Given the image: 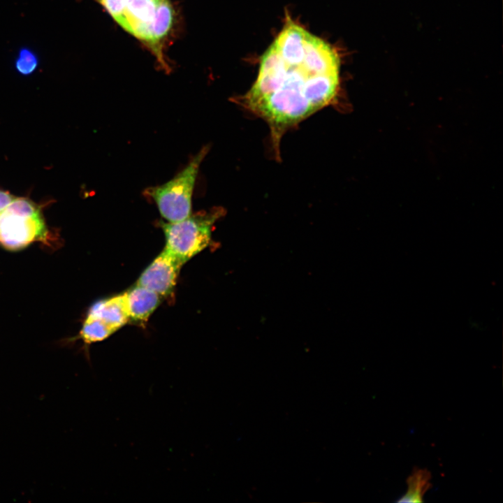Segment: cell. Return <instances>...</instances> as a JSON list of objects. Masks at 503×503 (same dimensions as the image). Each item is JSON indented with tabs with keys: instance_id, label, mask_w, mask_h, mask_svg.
I'll return each mask as SVG.
<instances>
[{
	"instance_id": "6da1fadb",
	"label": "cell",
	"mask_w": 503,
	"mask_h": 503,
	"mask_svg": "<svg viewBox=\"0 0 503 503\" xmlns=\"http://www.w3.org/2000/svg\"><path fill=\"white\" fill-rule=\"evenodd\" d=\"M340 74L336 50L289 20L263 53L242 103L268 123L277 147L288 129L335 101Z\"/></svg>"
},
{
	"instance_id": "7a4b0ae2",
	"label": "cell",
	"mask_w": 503,
	"mask_h": 503,
	"mask_svg": "<svg viewBox=\"0 0 503 503\" xmlns=\"http://www.w3.org/2000/svg\"><path fill=\"white\" fill-rule=\"evenodd\" d=\"M127 32L148 46L162 65L174 10L169 0H96Z\"/></svg>"
},
{
	"instance_id": "3957f363",
	"label": "cell",
	"mask_w": 503,
	"mask_h": 503,
	"mask_svg": "<svg viewBox=\"0 0 503 503\" xmlns=\"http://www.w3.org/2000/svg\"><path fill=\"white\" fill-rule=\"evenodd\" d=\"M52 235L38 205L27 198L15 197L0 214V246L15 252L39 242L51 245Z\"/></svg>"
},
{
	"instance_id": "277c9868",
	"label": "cell",
	"mask_w": 503,
	"mask_h": 503,
	"mask_svg": "<svg viewBox=\"0 0 503 503\" xmlns=\"http://www.w3.org/2000/svg\"><path fill=\"white\" fill-rule=\"evenodd\" d=\"M224 210L214 207L190 214L175 222H161L166 247L163 249L184 264L202 252L211 240L212 226Z\"/></svg>"
},
{
	"instance_id": "5b68a950",
	"label": "cell",
	"mask_w": 503,
	"mask_h": 503,
	"mask_svg": "<svg viewBox=\"0 0 503 503\" xmlns=\"http://www.w3.org/2000/svg\"><path fill=\"white\" fill-rule=\"evenodd\" d=\"M209 151L204 146L189 163L167 182L145 189L167 222L186 219L191 214V198L201 163Z\"/></svg>"
},
{
	"instance_id": "8992f818",
	"label": "cell",
	"mask_w": 503,
	"mask_h": 503,
	"mask_svg": "<svg viewBox=\"0 0 503 503\" xmlns=\"http://www.w3.org/2000/svg\"><path fill=\"white\" fill-rule=\"evenodd\" d=\"M182 265L163 249L143 270L136 284L156 293L161 297L167 296L174 290Z\"/></svg>"
},
{
	"instance_id": "52a82bcc",
	"label": "cell",
	"mask_w": 503,
	"mask_h": 503,
	"mask_svg": "<svg viewBox=\"0 0 503 503\" xmlns=\"http://www.w3.org/2000/svg\"><path fill=\"white\" fill-rule=\"evenodd\" d=\"M129 320L144 323L161 302L156 293L136 284L123 293Z\"/></svg>"
},
{
	"instance_id": "ba28073f",
	"label": "cell",
	"mask_w": 503,
	"mask_h": 503,
	"mask_svg": "<svg viewBox=\"0 0 503 503\" xmlns=\"http://www.w3.org/2000/svg\"><path fill=\"white\" fill-rule=\"evenodd\" d=\"M87 316L102 320L115 331L129 321L123 293L95 302Z\"/></svg>"
},
{
	"instance_id": "9c48e42d",
	"label": "cell",
	"mask_w": 503,
	"mask_h": 503,
	"mask_svg": "<svg viewBox=\"0 0 503 503\" xmlns=\"http://www.w3.org/2000/svg\"><path fill=\"white\" fill-rule=\"evenodd\" d=\"M431 474L425 469H415L407 480V490L398 502H422L425 492L430 488Z\"/></svg>"
},
{
	"instance_id": "30bf717a",
	"label": "cell",
	"mask_w": 503,
	"mask_h": 503,
	"mask_svg": "<svg viewBox=\"0 0 503 503\" xmlns=\"http://www.w3.org/2000/svg\"><path fill=\"white\" fill-rule=\"evenodd\" d=\"M115 332V330L111 326L102 320L86 316L78 336L69 340L68 342L80 339L87 348L93 343L105 340Z\"/></svg>"
},
{
	"instance_id": "8fae6325",
	"label": "cell",
	"mask_w": 503,
	"mask_h": 503,
	"mask_svg": "<svg viewBox=\"0 0 503 503\" xmlns=\"http://www.w3.org/2000/svg\"><path fill=\"white\" fill-rule=\"evenodd\" d=\"M40 64L37 53L29 47H22L15 58L14 67L19 74L29 76L38 68Z\"/></svg>"
},
{
	"instance_id": "7c38bea8",
	"label": "cell",
	"mask_w": 503,
	"mask_h": 503,
	"mask_svg": "<svg viewBox=\"0 0 503 503\" xmlns=\"http://www.w3.org/2000/svg\"><path fill=\"white\" fill-rule=\"evenodd\" d=\"M15 198V196L11 195L9 192L0 190V214L6 208V207Z\"/></svg>"
}]
</instances>
